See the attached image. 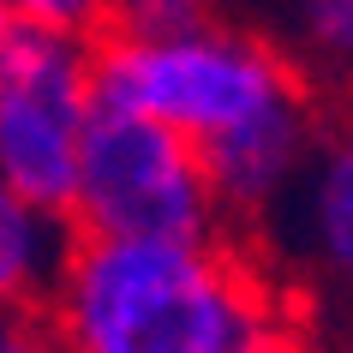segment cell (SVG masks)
Listing matches in <instances>:
<instances>
[{
  "label": "cell",
  "instance_id": "2",
  "mask_svg": "<svg viewBox=\"0 0 353 353\" xmlns=\"http://www.w3.org/2000/svg\"><path fill=\"white\" fill-rule=\"evenodd\" d=\"M317 90L305 60L281 54L252 30H228L222 19L174 42L90 37V96L108 108L150 114L162 126L204 144L216 132L252 120L281 96Z\"/></svg>",
  "mask_w": 353,
  "mask_h": 353
},
{
  "label": "cell",
  "instance_id": "3",
  "mask_svg": "<svg viewBox=\"0 0 353 353\" xmlns=\"http://www.w3.org/2000/svg\"><path fill=\"white\" fill-rule=\"evenodd\" d=\"M66 222L96 240H222L204 156L186 132L96 102L78 138Z\"/></svg>",
  "mask_w": 353,
  "mask_h": 353
},
{
  "label": "cell",
  "instance_id": "1",
  "mask_svg": "<svg viewBox=\"0 0 353 353\" xmlns=\"http://www.w3.org/2000/svg\"><path fill=\"white\" fill-rule=\"evenodd\" d=\"M60 353H294L276 299L234 234L96 240L78 234L42 305Z\"/></svg>",
  "mask_w": 353,
  "mask_h": 353
},
{
  "label": "cell",
  "instance_id": "9",
  "mask_svg": "<svg viewBox=\"0 0 353 353\" xmlns=\"http://www.w3.org/2000/svg\"><path fill=\"white\" fill-rule=\"evenodd\" d=\"M305 54L353 72V0H305Z\"/></svg>",
  "mask_w": 353,
  "mask_h": 353
},
{
  "label": "cell",
  "instance_id": "11",
  "mask_svg": "<svg viewBox=\"0 0 353 353\" xmlns=\"http://www.w3.org/2000/svg\"><path fill=\"white\" fill-rule=\"evenodd\" d=\"M0 353H60L42 317H0Z\"/></svg>",
  "mask_w": 353,
  "mask_h": 353
},
{
  "label": "cell",
  "instance_id": "6",
  "mask_svg": "<svg viewBox=\"0 0 353 353\" xmlns=\"http://www.w3.org/2000/svg\"><path fill=\"white\" fill-rule=\"evenodd\" d=\"M299 258L323 294L353 305V114L323 120L299 174Z\"/></svg>",
  "mask_w": 353,
  "mask_h": 353
},
{
  "label": "cell",
  "instance_id": "8",
  "mask_svg": "<svg viewBox=\"0 0 353 353\" xmlns=\"http://www.w3.org/2000/svg\"><path fill=\"white\" fill-rule=\"evenodd\" d=\"M216 24V6L210 0H108L102 6V24L90 37H126V42H174Z\"/></svg>",
  "mask_w": 353,
  "mask_h": 353
},
{
  "label": "cell",
  "instance_id": "10",
  "mask_svg": "<svg viewBox=\"0 0 353 353\" xmlns=\"http://www.w3.org/2000/svg\"><path fill=\"white\" fill-rule=\"evenodd\" d=\"M12 6V19L24 24H48V30H78V37H90L96 24H102V6L108 0H6Z\"/></svg>",
  "mask_w": 353,
  "mask_h": 353
},
{
  "label": "cell",
  "instance_id": "4",
  "mask_svg": "<svg viewBox=\"0 0 353 353\" xmlns=\"http://www.w3.org/2000/svg\"><path fill=\"white\" fill-rule=\"evenodd\" d=\"M90 37L12 19L0 37V180L30 204L72 198L78 138L90 120Z\"/></svg>",
  "mask_w": 353,
  "mask_h": 353
},
{
  "label": "cell",
  "instance_id": "7",
  "mask_svg": "<svg viewBox=\"0 0 353 353\" xmlns=\"http://www.w3.org/2000/svg\"><path fill=\"white\" fill-rule=\"evenodd\" d=\"M72 240L78 228L60 210L30 204L0 180V317H42L72 258Z\"/></svg>",
  "mask_w": 353,
  "mask_h": 353
},
{
  "label": "cell",
  "instance_id": "12",
  "mask_svg": "<svg viewBox=\"0 0 353 353\" xmlns=\"http://www.w3.org/2000/svg\"><path fill=\"white\" fill-rule=\"evenodd\" d=\"M6 24H12V6H6V0H0V37H6Z\"/></svg>",
  "mask_w": 353,
  "mask_h": 353
},
{
  "label": "cell",
  "instance_id": "5",
  "mask_svg": "<svg viewBox=\"0 0 353 353\" xmlns=\"http://www.w3.org/2000/svg\"><path fill=\"white\" fill-rule=\"evenodd\" d=\"M317 132H323L317 90H299V96H281V102L258 108L252 120H240V126H228L198 144L210 198H216L222 228L234 240H245V228H258L299 186Z\"/></svg>",
  "mask_w": 353,
  "mask_h": 353
}]
</instances>
